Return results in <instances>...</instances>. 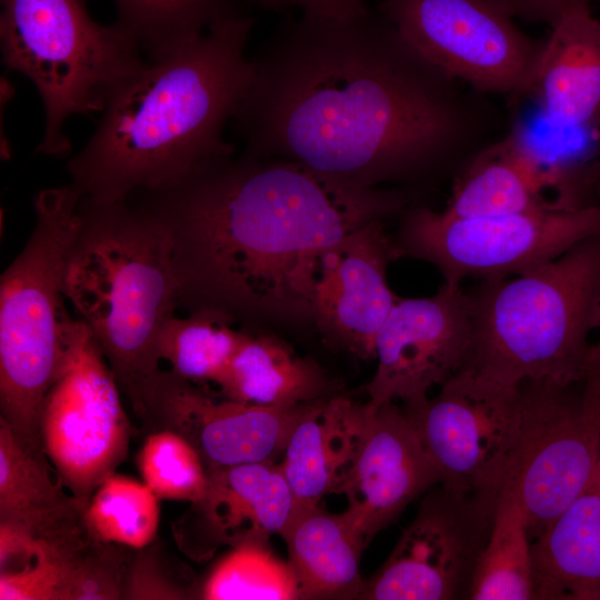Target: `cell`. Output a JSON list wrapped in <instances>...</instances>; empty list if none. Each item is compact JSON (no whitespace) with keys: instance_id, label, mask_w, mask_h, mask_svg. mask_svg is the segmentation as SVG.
Segmentation results:
<instances>
[{"instance_id":"ba28073f","label":"cell","mask_w":600,"mask_h":600,"mask_svg":"<svg viewBox=\"0 0 600 600\" xmlns=\"http://www.w3.org/2000/svg\"><path fill=\"white\" fill-rule=\"evenodd\" d=\"M600 233V202L573 210L543 207L472 219L426 207L402 211L394 248L400 257L438 268L444 283L498 279L542 266Z\"/></svg>"},{"instance_id":"d6986e66","label":"cell","mask_w":600,"mask_h":600,"mask_svg":"<svg viewBox=\"0 0 600 600\" xmlns=\"http://www.w3.org/2000/svg\"><path fill=\"white\" fill-rule=\"evenodd\" d=\"M550 29L528 97L554 128L600 132V21L586 6Z\"/></svg>"},{"instance_id":"7c38bea8","label":"cell","mask_w":600,"mask_h":600,"mask_svg":"<svg viewBox=\"0 0 600 600\" xmlns=\"http://www.w3.org/2000/svg\"><path fill=\"white\" fill-rule=\"evenodd\" d=\"M377 9L426 59L484 94L528 97L543 39L496 0H381Z\"/></svg>"},{"instance_id":"30bf717a","label":"cell","mask_w":600,"mask_h":600,"mask_svg":"<svg viewBox=\"0 0 600 600\" xmlns=\"http://www.w3.org/2000/svg\"><path fill=\"white\" fill-rule=\"evenodd\" d=\"M518 457L506 489L532 541L591 484L600 452V373L571 384L524 381Z\"/></svg>"},{"instance_id":"3957f363","label":"cell","mask_w":600,"mask_h":600,"mask_svg":"<svg viewBox=\"0 0 600 600\" xmlns=\"http://www.w3.org/2000/svg\"><path fill=\"white\" fill-rule=\"evenodd\" d=\"M253 19L239 6L171 53L147 60L110 96L87 144L67 163L94 204L170 188L216 157L253 77Z\"/></svg>"},{"instance_id":"44dd1931","label":"cell","mask_w":600,"mask_h":600,"mask_svg":"<svg viewBox=\"0 0 600 600\" xmlns=\"http://www.w3.org/2000/svg\"><path fill=\"white\" fill-rule=\"evenodd\" d=\"M549 191L547 177L519 128L511 123L456 174L451 196L441 212L451 218L472 219L557 208L547 198Z\"/></svg>"},{"instance_id":"f1b7e54d","label":"cell","mask_w":600,"mask_h":600,"mask_svg":"<svg viewBox=\"0 0 600 600\" xmlns=\"http://www.w3.org/2000/svg\"><path fill=\"white\" fill-rule=\"evenodd\" d=\"M72 497L42 447L0 419V520L46 511Z\"/></svg>"},{"instance_id":"d590c367","label":"cell","mask_w":600,"mask_h":600,"mask_svg":"<svg viewBox=\"0 0 600 600\" xmlns=\"http://www.w3.org/2000/svg\"><path fill=\"white\" fill-rule=\"evenodd\" d=\"M266 9H299L302 14L342 18L367 7V0H240Z\"/></svg>"},{"instance_id":"277c9868","label":"cell","mask_w":600,"mask_h":600,"mask_svg":"<svg viewBox=\"0 0 600 600\" xmlns=\"http://www.w3.org/2000/svg\"><path fill=\"white\" fill-rule=\"evenodd\" d=\"M64 294L104 354L122 394L160 369L158 338L180 307L169 226L133 199L80 198Z\"/></svg>"},{"instance_id":"ab89813d","label":"cell","mask_w":600,"mask_h":600,"mask_svg":"<svg viewBox=\"0 0 600 600\" xmlns=\"http://www.w3.org/2000/svg\"><path fill=\"white\" fill-rule=\"evenodd\" d=\"M590 2L591 1H594L596 3H598V6L600 7V0H589Z\"/></svg>"},{"instance_id":"e0dca14e","label":"cell","mask_w":600,"mask_h":600,"mask_svg":"<svg viewBox=\"0 0 600 600\" xmlns=\"http://www.w3.org/2000/svg\"><path fill=\"white\" fill-rule=\"evenodd\" d=\"M368 407L363 433L338 492L348 501L341 514L363 549L410 503L440 483L403 409L396 402Z\"/></svg>"},{"instance_id":"603a6c76","label":"cell","mask_w":600,"mask_h":600,"mask_svg":"<svg viewBox=\"0 0 600 600\" xmlns=\"http://www.w3.org/2000/svg\"><path fill=\"white\" fill-rule=\"evenodd\" d=\"M226 398L260 406H294L339 394L341 389L312 359L270 332L246 337L218 382Z\"/></svg>"},{"instance_id":"1f68e13d","label":"cell","mask_w":600,"mask_h":600,"mask_svg":"<svg viewBox=\"0 0 600 600\" xmlns=\"http://www.w3.org/2000/svg\"><path fill=\"white\" fill-rule=\"evenodd\" d=\"M137 467L143 482L159 499L192 502L207 486V469L198 452L168 430L147 433Z\"/></svg>"},{"instance_id":"4fadbf2b","label":"cell","mask_w":600,"mask_h":600,"mask_svg":"<svg viewBox=\"0 0 600 600\" xmlns=\"http://www.w3.org/2000/svg\"><path fill=\"white\" fill-rule=\"evenodd\" d=\"M124 397L148 433L168 430L180 436L207 470L276 462L296 423L314 402L286 407L244 403L161 368Z\"/></svg>"},{"instance_id":"6da1fadb","label":"cell","mask_w":600,"mask_h":600,"mask_svg":"<svg viewBox=\"0 0 600 600\" xmlns=\"http://www.w3.org/2000/svg\"><path fill=\"white\" fill-rule=\"evenodd\" d=\"M251 59L233 118L244 151L364 188L417 193L509 128L488 94L426 59L377 8L301 13Z\"/></svg>"},{"instance_id":"ffe728a7","label":"cell","mask_w":600,"mask_h":600,"mask_svg":"<svg viewBox=\"0 0 600 600\" xmlns=\"http://www.w3.org/2000/svg\"><path fill=\"white\" fill-rule=\"evenodd\" d=\"M369 407L339 393L314 401L296 423L279 463L296 506L338 493L352 464Z\"/></svg>"},{"instance_id":"74e56055","label":"cell","mask_w":600,"mask_h":600,"mask_svg":"<svg viewBox=\"0 0 600 600\" xmlns=\"http://www.w3.org/2000/svg\"><path fill=\"white\" fill-rule=\"evenodd\" d=\"M590 486L600 497V452H599L593 478Z\"/></svg>"},{"instance_id":"484cf974","label":"cell","mask_w":600,"mask_h":600,"mask_svg":"<svg viewBox=\"0 0 600 600\" xmlns=\"http://www.w3.org/2000/svg\"><path fill=\"white\" fill-rule=\"evenodd\" d=\"M470 600H536L531 540L514 494L502 492L478 558Z\"/></svg>"},{"instance_id":"7a4b0ae2","label":"cell","mask_w":600,"mask_h":600,"mask_svg":"<svg viewBox=\"0 0 600 600\" xmlns=\"http://www.w3.org/2000/svg\"><path fill=\"white\" fill-rule=\"evenodd\" d=\"M416 193L364 188L243 151L177 184L130 198L170 228L180 306L234 321L313 326L320 256L360 227L402 212Z\"/></svg>"},{"instance_id":"5bb4252c","label":"cell","mask_w":600,"mask_h":600,"mask_svg":"<svg viewBox=\"0 0 600 600\" xmlns=\"http://www.w3.org/2000/svg\"><path fill=\"white\" fill-rule=\"evenodd\" d=\"M501 494L431 488L389 557L363 580L358 599H468Z\"/></svg>"},{"instance_id":"9c48e42d","label":"cell","mask_w":600,"mask_h":600,"mask_svg":"<svg viewBox=\"0 0 600 600\" xmlns=\"http://www.w3.org/2000/svg\"><path fill=\"white\" fill-rule=\"evenodd\" d=\"M90 329L72 317L61 367L38 417L40 444L71 496L88 501L126 461L131 423Z\"/></svg>"},{"instance_id":"7402d4cb","label":"cell","mask_w":600,"mask_h":600,"mask_svg":"<svg viewBox=\"0 0 600 600\" xmlns=\"http://www.w3.org/2000/svg\"><path fill=\"white\" fill-rule=\"evenodd\" d=\"M536 600H600V497L590 486L531 541Z\"/></svg>"},{"instance_id":"8fae6325","label":"cell","mask_w":600,"mask_h":600,"mask_svg":"<svg viewBox=\"0 0 600 600\" xmlns=\"http://www.w3.org/2000/svg\"><path fill=\"white\" fill-rule=\"evenodd\" d=\"M440 484L461 493L500 496L519 450V386L461 369L432 397L403 404Z\"/></svg>"},{"instance_id":"8d00e7d4","label":"cell","mask_w":600,"mask_h":600,"mask_svg":"<svg viewBox=\"0 0 600 600\" xmlns=\"http://www.w3.org/2000/svg\"><path fill=\"white\" fill-rule=\"evenodd\" d=\"M596 330L598 331V340L591 347L587 366L600 370V297H599L597 314H596Z\"/></svg>"},{"instance_id":"cb8c5ba5","label":"cell","mask_w":600,"mask_h":600,"mask_svg":"<svg viewBox=\"0 0 600 600\" xmlns=\"http://www.w3.org/2000/svg\"><path fill=\"white\" fill-rule=\"evenodd\" d=\"M279 536L288 549L299 599H358L364 549L341 513L296 506Z\"/></svg>"},{"instance_id":"8992f818","label":"cell","mask_w":600,"mask_h":600,"mask_svg":"<svg viewBox=\"0 0 600 600\" xmlns=\"http://www.w3.org/2000/svg\"><path fill=\"white\" fill-rule=\"evenodd\" d=\"M80 198L70 183L36 194L32 233L0 279V419L38 446L40 406L61 367L73 317L64 276L81 224Z\"/></svg>"},{"instance_id":"d4e9b609","label":"cell","mask_w":600,"mask_h":600,"mask_svg":"<svg viewBox=\"0 0 600 600\" xmlns=\"http://www.w3.org/2000/svg\"><path fill=\"white\" fill-rule=\"evenodd\" d=\"M88 501L72 497L56 508L0 520V574L39 568H68L92 540Z\"/></svg>"},{"instance_id":"9a60e30c","label":"cell","mask_w":600,"mask_h":600,"mask_svg":"<svg viewBox=\"0 0 600 600\" xmlns=\"http://www.w3.org/2000/svg\"><path fill=\"white\" fill-rule=\"evenodd\" d=\"M471 340V301L461 284L443 282L430 297H399L376 339L367 403L377 408L426 399L463 367Z\"/></svg>"},{"instance_id":"4dcf8cb0","label":"cell","mask_w":600,"mask_h":600,"mask_svg":"<svg viewBox=\"0 0 600 600\" xmlns=\"http://www.w3.org/2000/svg\"><path fill=\"white\" fill-rule=\"evenodd\" d=\"M200 598L289 600L299 599V590L289 562L276 557L268 543H248L229 549L201 587Z\"/></svg>"},{"instance_id":"f35d334b","label":"cell","mask_w":600,"mask_h":600,"mask_svg":"<svg viewBox=\"0 0 600 600\" xmlns=\"http://www.w3.org/2000/svg\"><path fill=\"white\" fill-rule=\"evenodd\" d=\"M597 197L600 201V146H599V154H598V163H597Z\"/></svg>"},{"instance_id":"836d02e7","label":"cell","mask_w":600,"mask_h":600,"mask_svg":"<svg viewBox=\"0 0 600 600\" xmlns=\"http://www.w3.org/2000/svg\"><path fill=\"white\" fill-rule=\"evenodd\" d=\"M132 548L92 540L76 559L66 600L122 599Z\"/></svg>"},{"instance_id":"d6a6232c","label":"cell","mask_w":600,"mask_h":600,"mask_svg":"<svg viewBox=\"0 0 600 600\" xmlns=\"http://www.w3.org/2000/svg\"><path fill=\"white\" fill-rule=\"evenodd\" d=\"M191 572L176 561L159 542L132 549L122 599L182 600L200 593Z\"/></svg>"},{"instance_id":"f546056e","label":"cell","mask_w":600,"mask_h":600,"mask_svg":"<svg viewBox=\"0 0 600 600\" xmlns=\"http://www.w3.org/2000/svg\"><path fill=\"white\" fill-rule=\"evenodd\" d=\"M159 498L144 483L113 473L91 494L84 508L90 536L100 541L141 549L156 539Z\"/></svg>"},{"instance_id":"e575fe53","label":"cell","mask_w":600,"mask_h":600,"mask_svg":"<svg viewBox=\"0 0 600 600\" xmlns=\"http://www.w3.org/2000/svg\"><path fill=\"white\" fill-rule=\"evenodd\" d=\"M513 18L541 22L549 27L570 12L590 6L589 0H496Z\"/></svg>"},{"instance_id":"5b68a950","label":"cell","mask_w":600,"mask_h":600,"mask_svg":"<svg viewBox=\"0 0 600 600\" xmlns=\"http://www.w3.org/2000/svg\"><path fill=\"white\" fill-rule=\"evenodd\" d=\"M469 297L472 340L461 369L509 386L579 382L596 330L600 233L523 273L482 280Z\"/></svg>"},{"instance_id":"2e32d148","label":"cell","mask_w":600,"mask_h":600,"mask_svg":"<svg viewBox=\"0 0 600 600\" xmlns=\"http://www.w3.org/2000/svg\"><path fill=\"white\" fill-rule=\"evenodd\" d=\"M398 259L382 219L350 232L320 256L313 293V327L332 348L376 358L379 330L398 300L387 281Z\"/></svg>"},{"instance_id":"83f0119b","label":"cell","mask_w":600,"mask_h":600,"mask_svg":"<svg viewBox=\"0 0 600 600\" xmlns=\"http://www.w3.org/2000/svg\"><path fill=\"white\" fill-rule=\"evenodd\" d=\"M118 23L147 60L160 59L202 32L240 0H113Z\"/></svg>"},{"instance_id":"52a82bcc","label":"cell","mask_w":600,"mask_h":600,"mask_svg":"<svg viewBox=\"0 0 600 600\" xmlns=\"http://www.w3.org/2000/svg\"><path fill=\"white\" fill-rule=\"evenodd\" d=\"M1 7L2 61L34 84L43 103L38 151L68 157L67 119L102 111L113 91L147 61L143 52L118 23L96 22L86 0H1Z\"/></svg>"},{"instance_id":"4316f807","label":"cell","mask_w":600,"mask_h":600,"mask_svg":"<svg viewBox=\"0 0 600 600\" xmlns=\"http://www.w3.org/2000/svg\"><path fill=\"white\" fill-rule=\"evenodd\" d=\"M219 311L199 309L187 317H171L158 338L160 361L172 372L192 382L218 384L240 348L246 329Z\"/></svg>"},{"instance_id":"ac0fdd59","label":"cell","mask_w":600,"mask_h":600,"mask_svg":"<svg viewBox=\"0 0 600 600\" xmlns=\"http://www.w3.org/2000/svg\"><path fill=\"white\" fill-rule=\"evenodd\" d=\"M296 509L279 463L254 462L207 470L202 496L172 524L176 543L204 561L221 548L268 543Z\"/></svg>"}]
</instances>
